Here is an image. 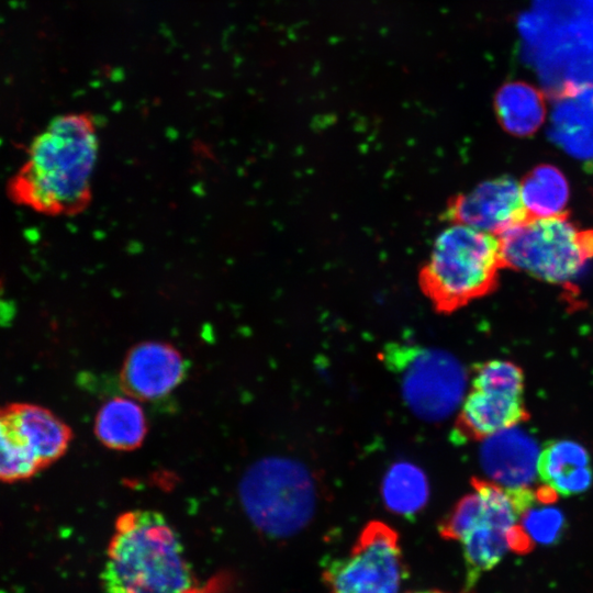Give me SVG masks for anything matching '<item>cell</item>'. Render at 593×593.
<instances>
[{
  "label": "cell",
  "mask_w": 593,
  "mask_h": 593,
  "mask_svg": "<svg viewBox=\"0 0 593 593\" xmlns=\"http://www.w3.org/2000/svg\"><path fill=\"white\" fill-rule=\"evenodd\" d=\"M98 154L90 114L57 115L32 141L26 159L7 183V194L43 215H77L91 202Z\"/></svg>",
  "instance_id": "obj_1"
},
{
  "label": "cell",
  "mask_w": 593,
  "mask_h": 593,
  "mask_svg": "<svg viewBox=\"0 0 593 593\" xmlns=\"http://www.w3.org/2000/svg\"><path fill=\"white\" fill-rule=\"evenodd\" d=\"M101 583L107 593H195L181 538L154 510H131L116 518Z\"/></svg>",
  "instance_id": "obj_2"
},
{
  "label": "cell",
  "mask_w": 593,
  "mask_h": 593,
  "mask_svg": "<svg viewBox=\"0 0 593 593\" xmlns=\"http://www.w3.org/2000/svg\"><path fill=\"white\" fill-rule=\"evenodd\" d=\"M462 496L438 526L439 535L460 544L466 566L463 593L508 552H529L534 544L521 527L524 512L539 499L532 489L508 491L489 480L472 479Z\"/></svg>",
  "instance_id": "obj_3"
},
{
  "label": "cell",
  "mask_w": 593,
  "mask_h": 593,
  "mask_svg": "<svg viewBox=\"0 0 593 593\" xmlns=\"http://www.w3.org/2000/svg\"><path fill=\"white\" fill-rule=\"evenodd\" d=\"M502 266L495 235L448 223L436 236L418 283L433 307L449 314L485 295Z\"/></svg>",
  "instance_id": "obj_4"
},
{
  "label": "cell",
  "mask_w": 593,
  "mask_h": 593,
  "mask_svg": "<svg viewBox=\"0 0 593 593\" xmlns=\"http://www.w3.org/2000/svg\"><path fill=\"white\" fill-rule=\"evenodd\" d=\"M497 238L502 265L551 284H574L593 267V233L564 215L525 217Z\"/></svg>",
  "instance_id": "obj_5"
},
{
  "label": "cell",
  "mask_w": 593,
  "mask_h": 593,
  "mask_svg": "<svg viewBox=\"0 0 593 593\" xmlns=\"http://www.w3.org/2000/svg\"><path fill=\"white\" fill-rule=\"evenodd\" d=\"M238 495L251 524L271 538L301 532L317 505L312 473L289 457H265L254 462L239 481Z\"/></svg>",
  "instance_id": "obj_6"
},
{
  "label": "cell",
  "mask_w": 593,
  "mask_h": 593,
  "mask_svg": "<svg viewBox=\"0 0 593 593\" xmlns=\"http://www.w3.org/2000/svg\"><path fill=\"white\" fill-rule=\"evenodd\" d=\"M378 357L398 378L402 399L419 419L440 422L461 404L467 372L452 354L414 344L389 343Z\"/></svg>",
  "instance_id": "obj_7"
},
{
  "label": "cell",
  "mask_w": 593,
  "mask_h": 593,
  "mask_svg": "<svg viewBox=\"0 0 593 593\" xmlns=\"http://www.w3.org/2000/svg\"><path fill=\"white\" fill-rule=\"evenodd\" d=\"M524 374L508 360L494 359L477 365L471 390L465 395L451 439L462 444L518 425L526 417L523 401Z\"/></svg>",
  "instance_id": "obj_8"
},
{
  "label": "cell",
  "mask_w": 593,
  "mask_h": 593,
  "mask_svg": "<svg viewBox=\"0 0 593 593\" xmlns=\"http://www.w3.org/2000/svg\"><path fill=\"white\" fill-rule=\"evenodd\" d=\"M405 575L399 534L370 521L348 555L328 562L322 578L328 593H399Z\"/></svg>",
  "instance_id": "obj_9"
},
{
  "label": "cell",
  "mask_w": 593,
  "mask_h": 593,
  "mask_svg": "<svg viewBox=\"0 0 593 593\" xmlns=\"http://www.w3.org/2000/svg\"><path fill=\"white\" fill-rule=\"evenodd\" d=\"M448 223H460L499 236L526 217L519 197V182L502 176L484 180L456 195L444 214Z\"/></svg>",
  "instance_id": "obj_10"
},
{
  "label": "cell",
  "mask_w": 593,
  "mask_h": 593,
  "mask_svg": "<svg viewBox=\"0 0 593 593\" xmlns=\"http://www.w3.org/2000/svg\"><path fill=\"white\" fill-rule=\"evenodd\" d=\"M188 362L174 345L146 340L127 351L120 370L121 389L131 398L153 402L169 395L187 377Z\"/></svg>",
  "instance_id": "obj_11"
},
{
  "label": "cell",
  "mask_w": 593,
  "mask_h": 593,
  "mask_svg": "<svg viewBox=\"0 0 593 593\" xmlns=\"http://www.w3.org/2000/svg\"><path fill=\"white\" fill-rule=\"evenodd\" d=\"M481 441L479 461L490 482L508 491L532 489L541 452L532 435L515 425Z\"/></svg>",
  "instance_id": "obj_12"
},
{
  "label": "cell",
  "mask_w": 593,
  "mask_h": 593,
  "mask_svg": "<svg viewBox=\"0 0 593 593\" xmlns=\"http://www.w3.org/2000/svg\"><path fill=\"white\" fill-rule=\"evenodd\" d=\"M550 141L578 160H593V88L564 91L548 116Z\"/></svg>",
  "instance_id": "obj_13"
},
{
  "label": "cell",
  "mask_w": 593,
  "mask_h": 593,
  "mask_svg": "<svg viewBox=\"0 0 593 593\" xmlns=\"http://www.w3.org/2000/svg\"><path fill=\"white\" fill-rule=\"evenodd\" d=\"M538 477L555 496L583 493L593 481L590 454L575 440H555L541 449Z\"/></svg>",
  "instance_id": "obj_14"
},
{
  "label": "cell",
  "mask_w": 593,
  "mask_h": 593,
  "mask_svg": "<svg viewBox=\"0 0 593 593\" xmlns=\"http://www.w3.org/2000/svg\"><path fill=\"white\" fill-rule=\"evenodd\" d=\"M8 407L42 470L66 454L74 434L55 413L42 405L26 402L9 403Z\"/></svg>",
  "instance_id": "obj_15"
},
{
  "label": "cell",
  "mask_w": 593,
  "mask_h": 593,
  "mask_svg": "<svg viewBox=\"0 0 593 593\" xmlns=\"http://www.w3.org/2000/svg\"><path fill=\"white\" fill-rule=\"evenodd\" d=\"M93 429L104 447L132 451L142 446L148 427L144 410L135 399L114 396L99 409Z\"/></svg>",
  "instance_id": "obj_16"
},
{
  "label": "cell",
  "mask_w": 593,
  "mask_h": 593,
  "mask_svg": "<svg viewBox=\"0 0 593 593\" xmlns=\"http://www.w3.org/2000/svg\"><path fill=\"white\" fill-rule=\"evenodd\" d=\"M494 109L502 127L519 137L536 133L548 116L542 92L535 86L518 80L508 81L499 88Z\"/></svg>",
  "instance_id": "obj_17"
},
{
  "label": "cell",
  "mask_w": 593,
  "mask_h": 593,
  "mask_svg": "<svg viewBox=\"0 0 593 593\" xmlns=\"http://www.w3.org/2000/svg\"><path fill=\"white\" fill-rule=\"evenodd\" d=\"M570 194L567 176L551 164L533 168L519 182V197L526 217L546 219L564 215Z\"/></svg>",
  "instance_id": "obj_18"
},
{
  "label": "cell",
  "mask_w": 593,
  "mask_h": 593,
  "mask_svg": "<svg viewBox=\"0 0 593 593\" xmlns=\"http://www.w3.org/2000/svg\"><path fill=\"white\" fill-rule=\"evenodd\" d=\"M381 494L389 511L413 516L421 512L429 497V484L425 472L409 461H398L385 472Z\"/></svg>",
  "instance_id": "obj_19"
},
{
  "label": "cell",
  "mask_w": 593,
  "mask_h": 593,
  "mask_svg": "<svg viewBox=\"0 0 593 593\" xmlns=\"http://www.w3.org/2000/svg\"><path fill=\"white\" fill-rule=\"evenodd\" d=\"M42 468L8 405L0 406V482L32 479Z\"/></svg>",
  "instance_id": "obj_20"
},
{
  "label": "cell",
  "mask_w": 593,
  "mask_h": 593,
  "mask_svg": "<svg viewBox=\"0 0 593 593\" xmlns=\"http://www.w3.org/2000/svg\"><path fill=\"white\" fill-rule=\"evenodd\" d=\"M521 527L534 545H550L561 536L564 516L551 501L540 499L524 512Z\"/></svg>",
  "instance_id": "obj_21"
},
{
  "label": "cell",
  "mask_w": 593,
  "mask_h": 593,
  "mask_svg": "<svg viewBox=\"0 0 593 593\" xmlns=\"http://www.w3.org/2000/svg\"><path fill=\"white\" fill-rule=\"evenodd\" d=\"M410 593H446L439 590H426V591H416V592H410Z\"/></svg>",
  "instance_id": "obj_22"
}]
</instances>
